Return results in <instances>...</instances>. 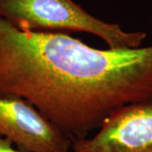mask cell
I'll list each match as a JSON object with an SVG mask.
<instances>
[{"label": "cell", "instance_id": "cell-3", "mask_svg": "<svg viewBox=\"0 0 152 152\" xmlns=\"http://www.w3.org/2000/svg\"><path fill=\"white\" fill-rule=\"evenodd\" d=\"M0 136L25 152H69L73 140L24 99L0 96Z\"/></svg>", "mask_w": 152, "mask_h": 152}, {"label": "cell", "instance_id": "cell-1", "mask_svg": "<svg viewBox=\"0 0 152 152\" xmlns=\"http://www.w3.org/2000/svg\"><path fill=\"white\" fill-rule=\"evenodd\" d=\"M0 96L24 99L73 141L86 139L115 110L152 102V45L94 48L0 16Z\"/></svg>", "mask_w": 152, "mask_h": 152}, {"label": "cell", "instance_id": "cell-2", "mask_svg": "<svg viewBox=\"0 0 152 152\" xmlns=\"http://www.w3.org/2000/svg\"><path fill=\"white\" fill-rule=\"evenodd\" d=\"M0 16L25 31L91 34L110 49L137 48L146 38L145 32H127L94 17L73 0H0Z\"/></svg>", "mask_w": 152, "mask_h": 152}, {"label": "cell", "instance_id": "cell-5", "mask_svg": "<svg viewBox=\"0 0 152 152\" xmlns=\"http://www.w3.org/2000/svg\"><path fill=\"white\" fill-rule=\"evenodd\" d=\"M0 152H25L15 147L10 140L0 136Z\"/></svg>", "mask_w": 152, "mask_h": 152}, {"label": "cell", "instance_id": "cell-4", "mask_svg": "<svg viewBox=\"0 0 152 152\" xmlns=\"http://www.w3.org/2000/svg\"><path fill=\"white\" fill-rule=\"evenodd\" d=\"M74 152H152V102L115 110L92 137L74 140Z\"/></svg>", "mask_w": 152, "mask_h": 152}]
</instances>
